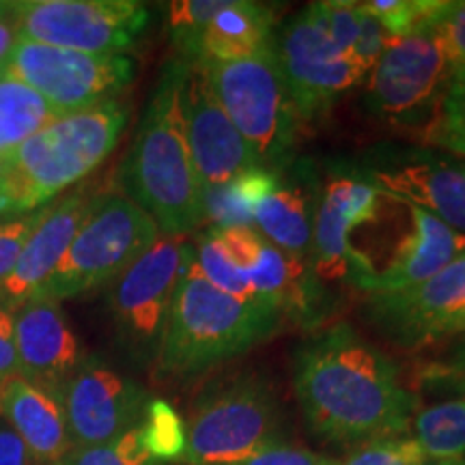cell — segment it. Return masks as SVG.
I'll return each instance as SVG.
<instances>
[{
	"label": "cell",
	"instance_id": "ab89813d",
	"mask_svg": "<svg viewBox=\"0 0 465 465\" xmlns=\"http://www.w3.org/2000/svg\"><path fill=\"white\" fill-rule=\"evenodd\" d=\"M14 311L15 306L0 298V381L17 375Z\"/></svg>",
	"mask_w": 465,
	"mask_h": 465
},
{
	"label": "cell",
	"instance_id": "ee69618b",
	"mask_svg": "<svg viewBox=\"0 0 465 465\" xmlns=\"http://www.w3.org/2000/svg\"><path fill=\"white\" fill-rule=\"evenodd\" d=\"M9 213H17L15 183L7 158H0V216H9Z\"/></svg>",
	"mask_w": 465,
	"mask_h": 465
},
{
	"label": "cell",
	"instance_id": "7402d4cb",
	"mask_svg": "<svg viewBox=\"0 0 465 465\" xmlns=\"http://www.w3.org/2000/svg\"><path fill=\"white\" fill-rule=\"evenodd\" d=\"M317 199L315 182L302 168L287 177L278 173L274 190L252 209V226L282 252L311 261Z\"/></svg>",
	"mask_w": 465,
	"mask_h": 465
},
{
	"label": "cell",
	"instance_id": "f6af8a7d",
	"mask_svg": "<svg viewBox=\"0 0 465 465\" xmlns=\"http://www.w3.org/2000/svg\"><path fill=\"white\" fill-rule=\"evenodd\" d=\"M455 334H465V306L461 311H457L449 322H446L444 330H441V336H455Z\"/></svg>",
	"mask_w": 465,
	"mask_h": 465
},
{
	"label": "cell",
	"instance_id": "9c48e42d",
	"mask_svg": "<svg viewBox=\"0 0 465 465\" xmlns=\"http://www.w3.org/2000/svg\"><path fill=\"white\" fill-rule=\"evenodd\" d=\"M440 9L403 37L392 39L371 69L366 106L373 114L397 124H418L438 110L450 83L438 26Z\"/></svg>",
	"mask_w": 465,
	"mask_h": 465
},
{
	"label": "cell",
	"instance_id": "bcb514c9",
	"mask_svg": "<svg viewBox=\"0 0 465 465\" xmlns=\"http://www.w3.org/2000/svg\"><path fill=\"white\" fill-rule=\"evenodd\" d=\"M420 465H465V457H459V459H424Z\"/></svg>",
	"mask_w": 465,
	"mask_h": 465
},
{
	"label": "cell",
	"instance_id": "836d02e7",
	"mask_svg": "<svg viewBox=\"0 0 465 465\" xmlns=\"http://www.w3.org/2000/svg\"><path fill=\"white\" fill-rule=\"evenodd\" d=\"M44 209L28 213H9V216H0V287L11 276L14 267L20 259L22 248L31 235L39 218H42Z\"/></svg>",
	"mask_w": 465,
	"mask_h": 465
},
{
	"label": "cell",
	"instance_id": "7c38bea8",
	"mask_svg": "<svg viewBox=\"0 0 465 465\" xmlns=\"http://www.w3.org/2000/svg\"><path fill=\"white\" fill-rule=\"evenodd\" d=\"M274 50L300 121L328 114L342 93L366 75L356 58L341 52L330 37L317 5L284 22L274 35Z\"/></svg>",
	"mask_w": 465,
	"mask_h": 465
},
{
	"label": "cell",
	"instance_id": "3957f363",
	"mask_svg": "<svg viewBox=\"0 0 465 465\" xmlns=\"http://www.w3.org/2000/svg\"><path fill=\"white\" fill-rule=\"evenodd\" d=\"M281 322L263 300H237L213 287L192 259L174 293L155 371L166 380H192L267 341Z\"/></svg>",
	"mask_w": 465,
	"mask_h": 465
},
{
	"label": "cell",
	"instance_id": "7bdbcfd3",
	"mask_svg": "<svg viewBox=\"0 0 465 465\" xmlns=\"http://www.w3.org/2000/svg\"><path fill=\"white\" fill-rule=\"evenodd\" d=\"M424 141L433 144V147L449 149L452 153L465 158V127L429 125L427 134H424Z\"/></svg>",
	"mask_w": 465,
	"mask_h": 465
},
{
	"label": "cell",
	"instance_id": "60d3db41",
	"mask_svg": "<svg viewBox=\"0 0 465 465\" xmlns=\"http://www.w3.org/2000/svg\"><path fill=\"white\" fill-rule=\"evenodd\" d=\"M0 465H37L26 444L0 416Z\"/></svg>",
	"mask_w": 465,
	"mask_h": 465
},
{
	"label": "cell",
	"instance_id": "5bb4252c",
	"mask_svg": "<svg viewBox=\"0 0 465 465\" xmlns=\"http://www.w3.org/2000/svg\"><path fill=\"white\" fill-rule=\"evenodd\" d=\"M380 190L364 174L334 177L319 192L312 220L311 263L319 281H345L360 287L375 267L351 248V231L375 220Z\"/></svg>",
	"mask_w": 465,
	"mask_h": 465
},
{
	"label": "cell",
	"instance_id": "7a4b0ae2",
	"mask_svg": "<svg viewBox=\"0 0 465 465\" xmlns=\"http://www.w3.org/2000/svg\"><path fill=\"white\" fill-rule=\"evenodd\" d=\"M188 65L185 58L177 56L162 69L119 168L124 196L155 220L162 235L179 237L203 224L201 182L185 143L179 106Z\"/></svg>",
	"mask_w": 465,
	"mask_h": 465
},
{
	"label": "cell",
	"instance_id": "f1b7e54d",
	"mask_svg": "<svg viewBox=\"0 0 465 465\" xmlns=\"http://www.w3.org/2000/svg\"><path fill=\"white\" fill-rule=\"evenodd\" d=\"M229 0H177L168 5V33L179 56L192 63L203 31Z\"/></svg>",
	"mask_w": 465,
	"mask_h": 465
},
{
	"label": "cell",
	"instance_id": "d6986e66",
	"mask_svg": "<svg viewBox=\"0 0 465 465\" xmlns=\"http://www.w3.org/2000/svg\"><path fill=\"white\" fill-rule=\"evenodd\" d=\"M364 179L380 194L429 212L450 229L465 232V166L431 158L388 162L369 168Z\"/></svg>",
	"mask_w": 465,
	"mask_h": 465
},
{
	"label": "cell",
	"instance_id": "83f0119b",
	"mask_svg": "<svg viewBox=\"0 0 465 465\" xmlns=\"http://www.w3.org/2000/svg\"><path fill=\"white\" fill-rule=\"evenodd\" d=\"M141 435L144 449L155 461H182L185 450V424L168 401H149L144 407Z\"/></svg>",
	"mask_w": 465,
	"mask_h": 465
},
{
	"label": "cell",
	"instance_id": "484cf974",
	"mask_svg": "<svg viewBox=\"0 0 465 465\" xmlns=\"http://www.w3.org/2000/svg\"><path fill=\"white\" fill-rule=\"evenodd\" d=\"M411 427L427 459L465 457V394L424 407Z\"/></svg>",
	"mask_w": 465,
	"mask_h": 465
},
{
	"label": "cell",
	"instance_id": "4dcf8cb0",
	"mask_svg": "<svg viewBox=\"0 0 465 465\" xmlns=\"http://www.w3.org/2000/svg\"><path fill=\"white\" fill-rule=\"evenodd\" d=\"M441 0H371L364 7L381 22L392 39L403 37L440 9Z\"/></svg>",
	"mask_w": 465,
	"mask_h": 465
},
{
	"label": "cell",
	"instance_id": "f546056e",
	"mask_svg": "<svg viewBox=\"0 0 465 465\" xmlns=\"http://www.w3.org/2000/svg\"><path fill=\"white\" fill-rule=\"evenodd\" d=\"M58 465H158L143 444L141 424L108 444L74 446Z\"/></svg>",
	"mask_w": 465,
	"mask_h": 465
},
{
	"label": "cell",
	"instance_id": "8fae6325",
	"mask_svg": "<svg viewBox=\"0 0 465 465\" xmlns=\"http://www.w3.org/2000/svg\"><path fill=\"white\" fill-rule=\"evenodd\" d=\"M31 86L56 114H72L116 100L134 83L127 54H86L20 39L5 72Z\"/></svg>",
	"mask_w": 465,
	"mask_h": 465
},
{
	"label": "cell",
	"instance_id": "ffe728a7",
	"mask_svg": "<svg viewBox=\"0 0 465 465\" xmlns=\"http://www.w3.org/2000/svg\"><path fill=\"white\" fill-rule=\"evenodd\" d=\"M411 231L383 272L366 278L360 289L375 293H397L440 274L446 265L465 254V235L450 229L429 212L411 207Z\"/></svg>",
	"mask_w": 465,
	"mask_h": 465
},
{
	"label": "cell",
	"instance_id": "d590c367",
	"mask_svg": "<svg viewBox=\"0 0 465 465\" xmlns=\"http://www.w3.org/2000/svg\"><path fill=\"white\" fill-rule=\"evenodd\" d=\"M330 37L339 45L341 52L351 56L353 44L358 37V7L360 3H347V0H328V3H315Z\"/></svg>",
	"mask_w": 465,
	"mask_h": 465
},
{
	"label": "cell",
	"instance_id": "d6a6232c",
	"mask_svg": "<svg viewBox=\"0 0 465 465\" xmlns=\"http://www.w3.org/2000/svg\"><path fill=\"white\" fill-rule=\"evenodd\" d=\"M438 26L449 63L450 83L465 78V0L441 5Z\"/></svg>",
	"mask_w": 465,
	"mask_h": 465
},
{
	"label": "cell",
	"instance_id": "8d00e7d4",
	"mask_svg": "<svg viewBox=\"0 0 465 465\" xmlns=\"http://www.w3.org/2000/svg\"><path fill=\"white\" fill-rule=\"evenodd\" d=\"M424 380L431 383H449L459 392V397L465 394V339L455 342L441 362L429 366L424 371Z\"/></svg>",
	"mask_w": 465,
	"mask_h": 465
},
{
	"label": "cell",
	"instance_id": "30bf717a",
	"mask_svg": "<svg viewBox=\"0 0 465 465\" xmlns=\"http://www.w3.org/2000/svg\"><path fill=\"white\" fill-rule=\"evenodd\" d=\"M15 20L26 42L125 54L149 28L151 14L136 0H25L17 3Z\"/></svg>",
	"mask_w": 465,
	"mask_h": 465
},
{
	"label": "cell",
	"instance_id": "e575fe53",
	"mask_svg": "<svg viewBox=\"0 0 465 465\" xmlns=\"http://www.w3.org/2000/svg\"><path fill=\"white\" fill-rule=\"evenodd\" d=\"M392 44V37L388 35L386 28L377 17L364 7V3H360L358 7V37L353 44L351 56L356 58V63L362 67L364 74H369L375 67V63L380 61L383 52L388 50V45Z\"/></svg>",
	"mask_w": 465,
	"mask_h": 465
},
{
	"label": "cell",
	"instance_id": "e0dca14e",
	"mask_svg": "<svg viewBox=\"0 0 465 465\" xmlns=\"http://www.w3.org/2000/svg\"><path fill=\"white\" fill-rule=\"evenodd\" d=\"M14 336L17 375L61 399L69 377L86 356L61 302L31 298L15 306Z\"/></svg>",
	"mask_w": 465,
	"mask_h": 465
},
{
	"label": "cell",
	"instance_id": "603a6c76",
	"mask_svg": "<svg viewBox=\"0 0 465 465\" xmlns=\"http://www.w3.org/2000/svg\"><path fill=\"white\" fill-rule=\"evenodd\" d=\"M274 44V11L263 3L229 0L203 31L192 63L240 61Z\"/></svg>",
	"mask_w": 465,
	"mask_h": 465
},
{
	"label": "cell",
	"instance_id": "ba28073f",
	"mask_svg": "<svg viewBox=\"0 0 465 465\" xmlns=\"http://www.w3.org/2000/svg\"><path fill=\"white\" fill-rule=\"evenodd\" d=\"M194 259V242L179 235H160L110 282L108 308L116 341L132 360L153 364L185 267Z\"/></svg>",
	"mask_w": 465,
	"mask_h": 465
},
{
	"label": "cell",
	"instance_id": "2e32d148",
	"mask_svg": "<svg viewBox=\"0 0 465 465\" xmlns=\"http://www.w3.org/2000/svg\"><path fill=\"white\" fill-rule=\"evenodd\" d=\"M465 306V254L440 274L397 293L369 295L364 315L399 347H422L441 339L449 319Z\"/></svg>",
	"mask_w": 465,
	"mask_h": 465
},
{
	"label": "cell",
	"instance_id": "d4e9b609",
	"mask_svg": "<svg viewBox=\"0 0 465 465\" xmlns=\"http://www.w3.org/2000/svg\"><path fill=\"white\" fill-rule=\"evenodd\" d=\"M56 116L61 114H56V110L31 86L0 74V158L14 153Z\"/></svg>",
	"mask_w": 465,
	"mask_h": 465
},
{
	"label": "cell",
	"instance_id": "1f68e13d",
	"mask_svg": "<svg viewBox=\"0 0 465 465\" xmlns=\"http://www.w3.org/2000/svg\"><path fill=\"white\" fill-rule=\"evenodd\" d=\"M420 444L410 435L386 438L360 444L356 450L339 465H420L424 461Z\"/></svg>",
	"mask_w": 465,
	"mask_h": 465
},
{
	"label": "cell",
	"instance_id": "f35d334b",
	"mask_svg": "<svg viewBox=\"0 0 465 465\" xmlns=\"http://www.w3.org/2000/svg\"><path fill=\"white\" fill-rule=\"evenodd\" d=\"M431 125L465 127V78L449 83L438 104Z\"/></svg>",
	"mask_w": 465,
	"mask_h": 465
},
{
	"label": "cell",
	"instance_id": "5b68a950",
	"mask_svg": "<svg viewBox=\"0 0 465 465\" xmlns=\"http://www.w3.org/2000/svg\"><path fill=\"white\" fill-rule=\"evenodd\" d=\"M259 166L281 173L298 138V113L284 84L274 44L240 61L194 63Z\"/></svg>",
	"mask_w": 465,
	"mask_h": 465
},
{
	"label": "cell",
	"instance_id": "ac0fdd59",
	"mask_svg": "<svg viewBox=\"0 0 465 465\" xmlns=\"http://www.w3.org/2000/svg\"><path fill=\"white\" fill-rule=\"evenodd\" d=\"M97 196L100 192H95L91 183H78L69 194L45 205L42 218L22 248L14 272L0 287V298L11 306H20L22 302L44 293Z\"/></svg>",
	"mask_w": 465,
	"mask_h": 465
},
{
	"label": "cell",
	"instance_id": "cb8c5ba5",
	"mask_svg": "<svg viewBox=\"0 0 465 465\" xmlns=\"http://www.w3.org/2000/svg\"><path fill=\"white\" fill-rule=\"evenodd\" d=\"M278 173L265 168H250L232 182L216 188H201L203 223L209 229H229V226H252V209L274 190Z\"/></svg>",
	"mask_w": 465,
	"mask_h": 465
},
{
	"label": "cell",
	"instance_id": "8992f818",
	"mask_svg": "<svg viewBox=\"0 0 465 465\" xmlns=\"http://www.w3.org/2000/svg\"><path fill=\"white\" fill-rule=\"evenodd\" d=\"M155 220L124 194H100L39 298L56 302L106 287L160 240Z\"/></svg>",
	"mask_w": 465,
	"mask_h": 465
},
{
	"label": "cell",
	"instance_id": "74e56055",
	"mask_svg": "<svg viewBox=\"0 0 465 465\" xmlns=\"http://www.w3.org/2000/svg\"><path fill=\"white\" fill-rule=\"evenodd\" d=\"M237 465H339V463L323 455H317V452L278 444L263 452H259V455L250 457L248 461H242Z\"/></svg>",
	"mask_w": 465,
	"mask_h": 465
},
{
	"label": "cell",
	"instance_id": "9a60e30c",
	"mask_svg": "<svg viewBox=\"0 0 465 465\" xmlns=\"http://www.w3.org/2000/svg\"><path fill=\"white\" fill-rule=\"evenodd\" d=\"M179 106L185 143L201 188L224 185L250 168L259 166L252 149L232 125L229 114L213 95L203 69L194 63H190L185 72Z\"/></svg>",
	"mask_w": 465,
	"mask_h": 465
},
{
	"label": "cell",
	"instance_id": "44dd1931",
	"mask_svg": "<svg viewBox=\"0 0 465 465\" xmlns=\"http://www.w3.org/2000/svg\"><path fill=\"white\" fill-rule=\"evenodd\" d=\"M0 416L20 435L37 465H58L74 449L61 399L20 375L0 381Z\"/></svg>",
	"mask_w": 465,
	"mask_h": 465
},
{
	"label": "cell",
	"instance_id": "b9f144b4",
	"mask_svg": "<svg viewBox=\"0 0 465 465\" xmlns=\"http://www.w3.org/2000/svg\"><path fill=\"white\" fill-rule=\"evenodd\" d=\"M17 3L11 5V9L0 11V74L7 67L11 54H14L17 42H20V31H17L15 20Z\"/></svg>",
	"mask_w": 465,
	"mask_h": 465
},
{
	"label": "cell",
	"instance_id": "277c9868",
	"mask_svg": "<svg viewBox=\"0 0 465 465\" xmlns=\"http://www.w3.org/2000/svg\"><path fill=\"white\" fill-rule=\"evenodd\" d=\"M130 121L124 100L61 114L5 155L14 173L17 213L37 212L104 164Z\"/></svg>",
	"mask_w": 465,
	"mask_h": 465
},
{
	"label": "cell",
	"instance_id": "6da1fadb",
	"mask_svg": "<svg viewBox=\"0 0 465 465\" xmlns=\"http://www.w3.org/2000/svg\"><path fill=\"white\" fill-rule=\"evenodd\" d=\"M293 391L308 429L332 444L407 435L416 403L397 364L347 323L302 342L293 358Z\"/></svg>",
	"mask_w": 465,
	"mask_h": 465
},
{
	"label": "cell",
	"instance_id": "52a82bcc",
	"mask_svg": "<svg viewBox=\"0 0 465 465\" xmlns=\"http://www.w3.org/2000/svg\"><path fill=\"white\" fill-rule=\"evenodd\" d=\"M278 403L257 375H243L196 401L185 424L188 465H237L278 446Z\"/></svg>",
	"mask_w": 465,
	"mask_h": 465
},
{
	"label": "cell",
	"instance_id": "4316f807",
	"mask_svg": "<svg viewBox=\"0 0 465 465\" xmlns=\"http://www.w3.org/2000/svg\"><path fill=\"white\" fill-rule=\"evenodd\" d=\"M194 263L213 287L237 300H259L250 287L248 276L232 257L231 248L213 229H207L194 243Z\"/></svg>",
	"mask_w": 465,
	"mask_h": 465
},
{
	"label": "cell",
	"instance_id": "4fadbf2b",
	"mask_svg": "<svg viewBox=\"0 0 465 465\" xmlns=\"http://www.w3.org/2000/svg\"><path fill=\"white\" fill-rule=\"evenodd\" d=\"M149 399L130 377L95 356H84L61 392L74 446L108 444L143 422Z\"/></svg>",
	"mask_w": 465,
	"mask_h": 465
},
{
	"label": "cell",
	"instance_id": "7dc6e473",
	"mask_svg": "<svg viewBox=\"0 0 465 465\" xmlns=\"http://www.w3.org/2000/svg\"><path fill=\"white\" fill-rule=\"evenodd\" d=\"M11 5H14V3H0V11H7V9H11Z\"/></svg>",
	"mask_w": 465,
	"mask_h": 465
}]
</instances>
